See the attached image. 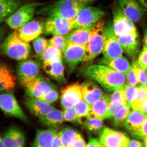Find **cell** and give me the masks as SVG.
Here are the masks:
<instances>
[{"label": "cell", "instance_id": "6da1fadb", "mask_svg": "<svg viewBox=\"0 0 147 147\" xmlns=\"http://www.w3.org/2000/svg\"><path fill=\"white\" fill-rule=\"evenodd\" d=\"M82 74L85 78L98 83L107 92L122 88L126 84V77L124 74L102 64L87 66L83 70Z\"/></svg>", "mask_w": 147, "mask_h": 147}, {"label": "cell", "instance_id": "7a4b0ae2", "mask_svg": "<svg viewBox=\"0 0 147 147\" xmlns=\"http://www.w3.org/2000/svg\"><path fill=\"white\" fill-rule=\"evenodd\" d=\"M86 5L78 0H58L44 7L36 14L50 16H56L73 21L82 8Z\"/></svg>", "mask_w": 147, "mask_h": 147}, {"label": "cell", "instance_id": "3957f363", "mask_svg": "<svg viewBox=\"0 0 147 147\" xmlns=\"http://www.w3.org/2000/svg\"><path fill=\"white\" fill-rule=\"evenodd\" d=\"M31 51L29 43L22 41L15 31L9 34L0 45L1 54L21 61L29 57Z\"/></svg>", "mask_w": 147, "mask_h": 147}, {"label": "cell", "instance_id": "277c9868", "mask_svg": "<svg viewBox=\"0 0 147 147\" xmlns=\"http://www.w3.org/2000/svg\"><path fill=\"white\" fill-rule=\"evenodd\" d=\"M105 25V22L101 20L93 25L82 63H90L102 53Z\"/></svg>", "mask_w": 147, "mask_h": 147}, {"label": "cell", "instance_id": "5b68a950", "mask_svg": "<svg viewBox=\"0 0 147 147\" xmlns=\"http://www.w3.org/2000/svg\"><path fill=\"white\" fill-rule=\"evenodd\" d=\"M113 24L116 36L131 34L139 37L138 33L134 23L125 15L118 5L113 8Z\"/></svg>", "mask_w": 147, "mask_h": 147}, {"label": "cell", "instance_id": "8992f818", "mask_svg": "<svg viewBox=\"0 0 147 147\" xmlns=\"http://www.w3.org/2000/svg\"><path fill=\"white\" fill-rule=\"evenodd\" d=\"M123 51L117 40L113 30V23L105 24L104 33V45L102 51L103 57L113 58L123 55Z\"/></svg>", "mask_w": 147, "mask_h": 147}, {"label": "cell", "instance_id": "52a82bcc", "mask_svg": "<svg viewBox=\"0 0 147 147\" xmlns=\"http://www.w3.org/2000/svg\"><path fill=\"white\" fill-rule=\"evenodd\" d=\"M74 21L56 16L49 17L43 23V34L65 36L73 29Z\"/></svg>", "mask_w": 147, "mask_h": 147}, {"label": "cell", "instance_id": "ba28073f", "mask_svg": "<svg viewBox=\"0 0 147 147\" xmlns=\"http://www.w3.org/2000/svg\"><path fill=\"white\" fill-rule=\"evenodd\" d=\"M104 14V11L98 7L84 6L74 20L73 29L93 26L100 21Z\"/></svg>", "mask_w": 147, "mask_h": 147}, {"label": "cell", "instance_id": "9c48e42d", "mask_svg": "<svg viewBox=\"0 0 147 147\" xmlns=\"http://www.w3.org/2000/svg\"><path fill=\"white\" fill-rule=\"evenodd\" d=\"M0 109L5 114L28 123L29 119L16 100L13 94L10 92L0 94Z\"/></svg>", "mask_w": 147, "mask_h": 147}, {"label": "cell", "instance_id": "30bf717a", "mask_svg": "<svg viewBox=\"0 0 147 147\" xmlns=\"http://www.w3.org/2000/svg\"><path fill=\"white\" fill-rule=\"evenodd\" d=\"M36 4L30 3L17 9L5 20L10 28L17 29L32 21L36 12Z\"/></svg>", "mask_w": 147, "mask_h": 147}, {"label": "cell", "instance_id": "8fae6325", "mask_svg": "<svg viewBox=\"0 0 147 147\" xmlns=\"http://www.w3.org/2000/svg\"><path fill=\"white\" fill-rule=\"evenodd\" d=\"M41 64L34 60L23 61L17 67L18 78L23 86L40 76Z\"/></svg>", "mask_w": 147, "mask_h": 147}, {"label": "cell", "instance_id": "7c38bea8", "mask_svg": "<svg viewBox=\"0 0 147 147\" xmlns=\"http://www.w3.org/2000/svg\"><path fill=\"white\" fill-rule=\"evenodd\" d=\"M86 46L71 43H67L66 46L62 56L70 72L74 71L82 62L86 54Z\"/></svg>", "mask_w": 147, "mask_h": 147}, {"label": "cell", "instance_id": "4fadbf2b", "mask_svg": "<svg viewBox=\"0 0 147 147\" xmlns=\"http://www.w3.org/2000/svg\"><path fill=\"white\" fill-rule=\"evenodd\" d=\"M27 96L38 98L48 93L53 90L56 89V86L48 79L39 76L23 86Z\"/></svg>", "mask_w": 147, "mask_h": 147}, {"label": "cell", "instance_id": "5bb4252c", "mask_svg": "<svg viewBox=\"0 0 147 147\" xmlns=\"http://www.w3.org/2000/svg\"><path fill=\"white\" fill-rule=\"evenodd\" d=\"M118 5L127 17L133 23H137L142 18L146 11L138 0H117Z\"/></svg>", "mask_w": 147, "mask_h": 147}, {"label": "cell", "instance_id": "9a60e30c", "mask_svg": "<svg viewBox=\"0 0 147 147\" xmlns=\"http://www.w3.org/2000/svg\"><path fill=\"white\" fill-rule=\"evenodd\" d=\"M100 142L104 147H128L130 140L124 134L104 127L100 134Z\"/></svg>", "mask_w": 147, "mask_h": 147}, {"label": "cell", "instance_id": "2e32d148", "mask_svg": "<svg viewBox=\"0 0 147 147\" xmlns=\"http://www.w3.org/2000/svg\"><path fill=\"white\" fill-rule=\"evenodd\" d=\"M15 31L22 41H33L43 32L44 24L38 20H32Z\"/></svg>", "mask_w": 147, "mask_h": 147}, {"label": "cell", "instance_id": "e0dca14e", "mask_svg": "<svg viewBox=\"0 0 147 147\" xmlns=\"http://www.w3.org/2000/svg\"><path fill=\"white\" fill-rule=\"evenodd\" d=\"M82 99L80 85L74 84L67 86L61 92V104L64 109L73 107Z\"/></svg>", "mask_w": 147, "mask_h": 147}, {"label": "cell", "instance_id": "ac0fdd59", "mask_svg": "<svg viewBox=\"0 0 147 147\" xmlns=\"http://www.w3.org/2000/svg\"><path fill=\"white\" fill-rule=\"evenodd\" d=\"M82 99L91 106L105 94L103 91L94 81H86L80 85Z\"/></svg>", "mask_w": 147, "mask_h": 147}, {"label": "cell", "instance_id": "d6986e66", "mask_svg": "<svg viewBox=\"0 0 147 147\" xmlns=\"http://www.w3.org/2000/svg\"><path fill=\"white\" fill-rule=\"evenodd\" d=\"M116 37L123 52L132 60L135 59L139 54L140 49L139 37L129 34L116 36Z\"/></svg>", "mask_w": 147, "mask_h": 147}, {"label": "cell", "instance_id": "ffe728a7", "mask_svg": "<svg viewBox=\"0 0 147 147\" xmlns=\"http://www.w3.org/2000/svg\"><path fill=\"white\" fill-rule=\"evenodd\" d=\"M25 104L30 113L38 118L47 115L55 109L50 104L46 103L36 98L28 96Z\"/></svg>", "mask_w": 147, "mask_h": 147}, {"label": "cell", "instance_id": "44dd1931", "mask_svg": "<svg viewBox=\"0 0 147 147\" xmlns=\"http://www.w3.org/2000/svg\"><path fill=\"white\" fill-rule=\"evenodd\" d=\"M3 138L4 147H24L26 138L24 134L20 129L16 127L9 128Z\"/></svg>", "mask_w": 147, "mask_h": 147}, {"label": "cell", "instance_id": "7402d4cb", "mask_svg": "<svg viewBox=\"0 0 147 147\" xmlns=\"http://www.w3.org/2000/svg\"><path fill=\"white\" fill-rule=\"evenodd\" d=\"M43 69L47 75L58 83L65 82L64 67L62 60L51 62H43Z\"/></svg>", "mask_w": 147, "mask_h": 147}, {"label": "cell", "instance_id": "603a6c76", "mask_svg": "<svg viewBox=\"0 0 147 147\" xmlns=\"http://www.w3.org/2000/svg\"><path fill=\"white\" fill-rule=\"evenodd\" d=\"M58 132L57 128H49L38 130L34 140L31 144L34 147H51L55 136Z\"/></svg>", "mask_w": 147, "mask_h": 147}, {"label": "cell", "instance_id": "cb8c5ba5", "mask_svg": "<svg viewBox=\"0 0 147 147\" xmlns=\"http://www.w3.org/2000/svg\"><path fill=\"white\" fill-rule=\"evenodd\" d=\"M93 26L73 29L65 36L67 43L87 45Z\"/></svg>", "mask_w": 147, "mask_h": 147}, {"label": "cell", "instance_id": "d4e9b609", "mask_svg": "<svg viewBox=\"0 0 147 147\" xmlns=\"http://www.w3.org/2000/svg\"><path fill=\"white\" fill-rule=\"evenodd\" d=\"M98 64L108 66L125 76L131 67V64L127 58L123 56L113 58L103 57L99 60Z\"/></svg>", "mask_w": 147, "mask_h": 147}, {"label": "cell", "instance_id": "484cf974", "mask_svg": "<svg viewBox=\"0 0 147 147\" xmlns=\"http://www.w3.org/2000/svg\"><path fill=\"white\" fill-rule=\"evenodd\" d=\"M110 102V95L105 94L91 105L90 112L87 117H95L101 120L106 119L108 105Z\"/></svg>", "mask_w": 147, "mask_h": 147}, {"label": "cell", "instance_id": "4316f807", "mask_svg": "<svg viewBox=\"0 0 147 147\" xmlns=\"http://www.w3.org/2000/svg\"><path fill=\"white\" fill-rule=\"evenodd\" d=\"M147 115L139 110H133L130 112L124 123L125 127L132 134L139 130L144 123Z\"/></svg>", "mask_w": 147, "mask_h": 147}, {"label": "cell", "instance_id": "83f0119b", "mask_svg": "<svg viewBox=\"0 0 147 147\" xmlns=\"http://www.w3.org/2000/svg\"><path fill=\"white\" fill-rule=\"evenodd\" d=\"M38 119L42 124L49 128H58L64 121L63 112L56 109Z\"/></svg>", "mask_w": 147, "mask_h": 147}, {"label": "cell", "instance_id": "f1b7e54d", "mask_svg": "<svg viewBox=\"0 0 147 147\" xmlns=\"http://www.w3.org/2000/svg\"><path fill=\"white\" fill-rule=\"evenodd\" d=\"M21 5L18 0H0V22L13 13Z\"/></svg>", "mask_w": 147, "mask_h": 147}, {"label": "cell", "instance_id": "f546056e", "mask_svg": "<svg viewBox=\"0 0 147 147\" xmlns=\"http://www.w3.org/2000/svg\"><path fill=\"white\" fill-rule=\"evenodd\" d=\"M59 133L63 147H71L79 134L76 130L69 126L62 128Z\"/></svg>", "mask_w": 147, "mask_h": 147}, {"label": "cell", "instance_id": "4dcf8cb0", "mask_svg": "<svg viewBox=\"0 0 147 147\" xmlns=\"http://www.w3.org/2000/svg\"><path fill=\"white\" fill-rule=\"evenodd\" d=\"M87 117L84 123V128L88 131L95 135L100 134L104 128L102 120L95 117Z\"/></svg>", "mask_w": 147, "mask_h": 147}, {"label": "cell", "instance_id": "1f68e13d", "mask_svg": "<svg viewBox=\"0 0 147 147\" xmlns=\"http://www.w3.org/2000/svg\"><path fill=\"white\" fill-rule=\"evenodd\" d=\"M43 62H51L62 60L63 56L59 51L50 44L41 56L38 58Z\"/></svg>", "mask_w": 147, "mask_h": 147}, {"label": "cell", "instance_id": "d6a6232c", "mask_svg": "<svg viewBox=\"0 0 147 147\" xmlns=\"http://www.w3.org/2000/svg\"><path fill=\"white\" fill-rule=\"evenodd\" d=\"M131 108L128 104L119 107L113 117L114 125L117 127L124 123L131 112Z\"/></svg>", "mask_w": 147, "mask_h": 147}, {"label": "cell", "instance_id": "836d02e7", "mask_svg": "<svg viewBox=\"0 0 147 147\" xmlns=\"http://www.w3.org/2000/svg\"><path fill=\"white\" fill-rule=\"evenodd\" d=\"M140 66L137 61H133L131 67L125 75L127 83L135 86L139 83L138 74Z\"/></svg>", "mask_w": 147, "mask_h": 147}, {"label": "cell", "instance_id": "e575fe53", "mask_svg": "<svg viewBox=\"0 0 147 147\" xmlns=\"http://www.w3.org/2000/svg\"><path fill=\"white\" fill-rule=\"evenodd\" d=\"M49 40L43 36H39L33 40L32 45L36 57L39 58L47 49L49 45Z\"/></svg>", "mask_w": 147, "mask_h": 147}, {"label": "cell", "instance_id": "d590c367", "mask_svg": "<svg viewBox=\"0 0 147 147\" xmlns=\"http://www.w3.org/2000/svg\"><path fill=\"white\" fill-rule=\"evenodd\" d=\"M123 87L112 91L113 92L110 95V103L117 106H124L127 104Z\"/></svg>", "mask_w": 147, "mask_h": 147}, {"label": "cell", "instance_id": "8d00e7d4", "mask_svg": "<svg viewBox=\"0 0 147 147\" xmlns=\"http://www.w3.org/2000/svg\"><path fill=\"white\" fill-rule=\"evenodd\" d=\"M123 89L127 104L131 107L136 98L137 88L127 83L123 87Z\"/></svg>", "mask_w": 147, "mask_h": 147}, {"label": "cell", "instance_id": "74e56055", "mask_svg": "<svg viewBox=\"0 0 147 147\" xmlns=\"http://www.w3.org/2000/svg\"><path fill=\"white\" fill-rule=\"evenodd\" d=\"M49 43L57 50L63 54L67 42L65 36L61 35L53 36L49 40Z\"/></svg>", "mask_w": 147, "mask_h": 147}, {"label": "cell", "instance_id": "f35d334b", "mask_svg": "<svg viewBox=\"0 0 147 147\" xmlns=\"http://www.w3.org/2000/svg\"><path fill=\"white\" fill-rule=\"evenodd\" d=\"M78 117L82 118L89 115L91 109V106L82 99L74 106Z\"/></svg>", "mask_w": 147, "mask_h": 147}, {"label": "cell", "instance_id": "ab89813d", "mask_svg": "<svg viewBox=\"0 0 147 147\" xmlns=\"http://www.w3.org/2000/svg\"><path fill=\"white\" fill-rule=\"evenodd\" d=\"M64 121L74 123L82 124V118L78 117L74 107L64 109L63 112Z\"/></svg>", "mask_w": 147, "mask_h": 147}, {"label": "cell", "instance_id": "60d3db41", "mask_svg": "<svg viewBox=\"0 0 147 147\" xmlns=\"http://www.w3.org/2000/svg\"><path fill=\"white\" fill-rule=\"evenodd\" d=\"M16 84L13 75L0 82V93L5 92L13 88Z\"/></svg>", "mask_w": 147, "mask_h": 147}, {"label": "cell", "instance_id": "b9f144b4", "mask_svg": "<svg viewBox=\"0 0 147 147\" xmlns=\"http://www.w3.org/2000/svg\"><path fill=\"white\" fill-rule=\"evenodd\" d=\"M137 93L135 102L131 106L133 109L147 98V85H141L137 87Z\"/></svg>", "mask_w": 147, "mask_h": 147}, {"label": "cell", "instance_id": "7bdbcfd3", "mask_svg": "<svg viewBox=\"0 0 147 147\" xmlns=\"http://www.w3.org/2000/svg\"><path fill=\"white\" fill-rule=\"evenodd\" d=\"M59 96L58 92L56 89H54L47 94L37 99L46 103L51 104L58 100Z\"/></svg>", "mask_w": 147, "mask_h": 147}, {"label": "cell", "instance_id": "ee69618b", "mask_svg": "<svg viewBox=\"0 0 147 147\" xmlns=\"http://www.w3.org/2000/svg\"><path fill=\"white\" fill-rule=\"evenodd\" d=\"M137 62L140 67L143 70L147 69V48H143L140 54Z\"/></svg>", "mask_w": 147, "mask_h": 147}, {"label": "cell", "instance_id": "f6af8a7d", "mask_svg": "<svg viewBox=\"0 0 147 147\" xmlns=\"http://www.w3.org/2000/svg\"><path fill=\"white\" fill-rule=\"evenodd\" d=\"M13 75L10 69L5 64L0 61V82Z\"/></svg>", "mask_w": 147, "mask_h": 147}, {"label": "cell", "instance_id": "bcb514c9", "mask_svg": "<svg viewBox=\"0 0 147 147\" xmlns=\"http://www.w3.org/2000/svg\"><path fill=\"white\" fill-rule=\"evenodd\" d=\"M133 134L134 136L142 139L147 137V115L146 120L140 128Z\"/></svg>", "mask_w": 147, "mask_h": 147}, {"label": "cell", "instance_id": "7dc6e473", "mask_svg": "<svg viewBox=\"0 0 147 147\" xmlns=\"http://www.w3.org/2000/svg\"><path fill=\"white\" fill-rule=\"evenodd\" d=\"M139 83L141 85H147L146 70H143L140 67L138 74Z\"/></svg>", "mask_w": 147, "mask_h": 147}, {"label": "cell", "instance_id": "c3c4849f", "mask_svg": "<svg viewBox=\"0 0 147 147\" xmlns=\"http://www.w3.org/2000/svg\"><path fill=\"white\" fill-rule=\"evenodd\" d=\"M119 107L113 105L110 102L108 105L107 113L106 119H110L113 118L116 112Z\"/></svg>", "mask_w": 147, "mask_h": 147}, {"label": "cell", "instance_id": "681fc988", "mask_svg": "<svg viewBox=\"0 0 147 147\" xmlns=\"http://www.w3.org/2000/svg\"><path fill=\"white\" fill-rule=\"evenodd\" d=\"M71 147H87V144L80 134Z\"/></svg>", "mask_w": 147, "mask_h": 147}, {"label": "cell", "instance_id": "f907efd6", "mask_svg": "<svg viewBox=\"0 0 147 147\" xmlns=\"http://www.w3.org/2000/svg\"><path fill=\"white\" fill-rule=\"evenodd\" d=\"M133 110H139L147 115V98L141 102Z\"/></svg>", "mask_w": 147, "mask_h": 147}, {"label": "cell", "instance_id": "816d5d0a", "mask_svg": "<svg viewBox=\"0 0 147 147\" xmlns=\"http://www.w3.org/2000/svg\"><path fill=\"white\" fill-rule=\"evenodd\" d=\"M87 147H101L104 146L100 142V140L95 138L91 137L89 139Z\"/></svg>", "mask_w": 147, "mask_h": 147}, {"label": "cell", "instance_id": "f5cc1de1", "mask_svg": "<svg viewBox=\"0 0 147 147\" xmlns=\"http://www.w3.org/2000/svg\"><path fill=\"white\" fill-rule=\"evenodd\" d=\"M62 147L61 139L59 131L57 132L55 136L53 141V147Z\"/></svg>", "mask_w": 147, "mask_h": 147}, {"label": "cell", "instance_id": "db71d44e", "mask_svg": "<svg viewBox=\"0 0 147 147\" xmlns=\"http://www.w3.org/2000/svg\"><path fill=\"white\" fill-rule=\"evenodd\" d=\"M144 146V143L135 140H129L128 147H143Z\"/></svg>", "mask_w": 147, "mask_h": 147}, {"label": "cell", "instance_id": "11a10c76", "mask_svg": "<svg viewBox=\"0 0 147 147\" xmlns=\"http://www.w3.org/2000/svg\"><path fill=\"white\" fill-rule=\"evenodd\" d=\"M143 48H147V29L145 31L143 38Z\"/></svg>", "mask_w": 147, "mask_h": 147}, {"label": "cell", "instance_id": "9f6ffc18", "mask_svg": "<svg viewBox=\"0 0 147 147\" xmlns=\"http://www.w3.org/2000/svg\"><path fill=\"white\" fill-rule=\"evenodd\" d=\"M78 1L81 3L86 5L89 3L96 1V0H78Z\"/></svg>", "mask_w": 147, "mask_h": 147}, {"label": "cell", "instance_id": "6f0895ef", "mask_svg": "<svg viewBox=\"0 0 147 147\" xmlns=\"http://www.w3.org/2000/svg\"><path fill=\"white\" fill-rule=\"evenodd\" d=\"M5 31L3 28L0 27V42L2 41L5 36Z\"/></svg>", "mask_w": 147, "mask_h": 147}, {"label": "cell", "instance_id": "680465c9", "mask_svg": "<svg viewBox=\"0 0 147 147\" xmlns=\"http://www.w3.org/2000/svg\"><path fill=\"white\" fill-rule=\"evenodd\" d=\"M143 7L147 9V0H138Z\"/></svg>", "mask_w": 147, "mask_h": 147}, {"label": "cell", "instance_id": "91938a15", "mask_svg": "<svg viewBox=\"0 0 147 147\" xmlns=\"http://www.w3.org/2000/svg\"><path fill=\"white\" fill-rule=\"evenodd\" d=\"M0 147H4L3 142V138H1V135H0Z\"/></svg>", "mask_w": 147, "mask_h": 147}, {"label": "cell", "instance_id": "94428289", "mask_svg": "<svg viewBox=\"0 0 147 147\" xmlns=\"http://www.w3.org/2000/svg\"><path fill=\"white\" fill-rule=\"evenodd\" d=\"M144 140V146L147 147V137L145 138Z\"/></svg>", "mask_w": 147, "mask_h": 147}, {"label": "cell", "instance_id": "6125c7cd", "mask_svg": "<svg viewBox=\"0 0 147 147\" xmlns=\"http://www.w3.org/2000/svg\"><path fill=\"white\" fill-rule=\"evenodd\" d=\"M146 71H147V69H146Z\"/></svg>", "mask_w": 147, "mask_h": 147}]
</instances>
